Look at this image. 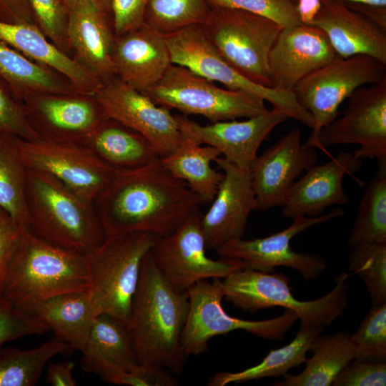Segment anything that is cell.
Masks as SVG:
<instances>
[{
	"mask_svg": "<svg viewBox=\"0 0 386 386\" xmlns=\"http://www.w3.org/2000/svg\"><path fill=\"white\" fill-rule=\"evenodd\" d=\"M201 203L160 157L137 169L114 171L93 202L106 236L144 232L156 237L172 234Z\"/></svg>",
	"mask_w": 386,
	"mask_h": 386,
	"instance_id": "1",
	"label": "cell"
},
{
	"mask_svg": "<svg viewBox=\"0 0 386 386\" xmlns=\"http://www.w3.org/2000/svg\"><path fill=\"white\" fill-rule=\"evenodd\" d=\"M189 310L187 291L167 280L149 252L127 324L140 365L161 367L175 375L182 372L187 358L180 339Z\"/></svg>",
	"mask_w": 386,
	"mask_h": 386,
	"instance_id": "2",
	"label": "cell"
},
{
	"mask_svg": "<svg viewBox=\"0 0 386 386\" xmlns=\"http://www.w3.org/2000/svg\"><path fill=\"white\" fill-rule=\"evenodd\" d=\"M89 285L87 254L53 244L26 228L10 260L1 295L28 312L40 301Z\"/></svg>",
	"mask_w": 386,
	"mask_h": 386,
	"instance_id": "3",
	"label": "cell"
},
{
	"mask_svg": "<svg viewBox=\"0 0 386 386\" xmlns=\"http://www.w3.org/2000/svg\"><path fill=\"white\" fill-rule=\"evenodd\" d=\"M26 202L29 229L53 244L88 254L106 237L93 202L49 174L28 169Z\"/></svg>",
	"mask_w": 386,
	"mask_h": 386,
	"instance_id": "4",
	"label": "cell"
},
{
	"mask_svg": "<svg viewBox=\"0 0 386 386\" xmlns=\"http://www.w3.org/2000/svg\"><path fill=\"white\" fill-rule=\"evenodd\" d=\"M345 271L337 276L333 289L316 300L296 299L290 287V278L283 273H266L243 268L221 279L224 298L234 307L252 313L273 307L293 310L300 326L324 329L341 316L348 303Z\"/></svg>",
	"mask_w": 386,
	"mask_h": 386,
	"instance_id": "5",
	"label": "cell"
},
{
	"mask_svg": "<svg viewBox=\"0 0 386 386\" xmlns=\"http://www.w3.org/2000/svg\"><path fill=\"white\" fill-rule=\"evenodd\" d=\"M155 237L144 232L106 236L103 242L87 254L88 291L95 317L106 314L127 324L142 262Z\"/></svg>",
	"mask_w": 386,
	"mask_h": 386,
	"instance_id": "6",
	"label": "cell"
},
{
	"mask_svg": "<svg viewBox=\"0 0 386 386\" xmlns=\"http://www.w3.org/2000/svg\"><path fill=\"white\" fill-rule=\"evenodd\" d=\"M202 27L227 64L249 80L271 87L268 59L282 29L277 23L239 9L213 7Z\"/></svg>",
	"mask_w": 386,
	"mask_h": 386,
	"instance_id": "7",
	"label": "cell"
},
{
	"mask_svg": "<svg viewBox=\"0 0 386 386\" xmlns=\"http://www.w3.org/2000/svg\"><path fill=\"white\" fill-rule=\"evenodd\" d=\"M156 104L184 115H201L212 123L250 118L267 112L255 94L222 89L190 69L172 64L160 81L143 93Z\"/></svg>",
	"mask_w": 386,
	"mask_h": 386,
	"instance_id": "8",
	"label": "cell"
},
{
	"mask_svg": "<svg viewBox=\"0 0 386 386\" xmlns=\"http://www.w3.org/2000/svg\"><path fill=\"white\" fill-rule=\"evenodd\" d=\"M212 279L199 281L187 290L189 310L180 339L186 358L207 351L208 342L212 337L239 330L260 338L281 341L298 320L296 313L289 309L280 316L264 320L231 317L222 307L221 279Z\"/></svg>",
	"mask_w": 386,
	"mask_h": 386,
	"instance_id": "9",
	"label": "cell"
},
{
	"mask_svg": "<svg viewBox=\"0 0 386 386\" xmlns=\"http://www.w3.org/2000/svg\"><path fill=\"white\" fill-rule=\"evenodd\" d=\"M386 79V64L363 54L337 56L301 79L292 91L312 116L314 127L305 144L317 148L321 129L338 115L340 104L357 89Z\"/></svg>",
	"mask_w": 386,
	"mask_h": 386,
	"instance_id": "10",
	"label": "cell"
},
{
	"mask_svg": "<svg viewBox=\"0 0 386 386\" xmlns=\"http://www.w3.org/2000/svg\"><path fill=\"white\" fill-rule=\"evenodd\" d=\"M172 64L184 66L193 72L226 88L244 90L269 102L284 112L289 118L305 124L311 129V114L297 100L294 92L284 91L259 85L237 71L218 54L207 38L202 24H194L165 35Z\"/></svg>",
	"mask_w": 386,
	"mask_h": 386,
	"instance_id": "11",
	"label": "cell"
},
{
	"mask_svg": "<svg viewBox=\"0 0 386 386\" xmlns=\"http://www.w3.org/2000/svg\"><path fill=\"white\" fill-rule=\"evenodd\" d=\"M199 210L194 209L172 234L156 237L149 251L167 280L180 291L187 292L199 281L224 279L246 268L239 259L207 256Z\"/></svg>",
	"mask_w": 386,
	"mask_h": 386,
	"instance_id": "12",
	"label": "cell"
},
{
	"mask_svg": "<svg viewBox=\"0 0 386 386\" xmlns=\"http://www.w3.org/2000/svg\"><path fill=\"white\" fill-rule=\"evenodd\" d=\"M347 99L342 116L320 131L317 148L327 152L330 146L357 144V157L386 164V79L357 89Z\"/></svg>",
	"mask_w": 386,
	"mask_h": 386,
	"instance_id": "13",
	"label": "cell"
},
{
	"mask_svg": "<svg viewBox=\"0 0 386 386\" xmlns=\"http://www.w3.org/2000/svg\"><path fill=\"white\" fill-rule=\"evenodd\" d=\"M92 96L107 118L142 134L159 157L172 154L184 142L185 137L177 115L118 77L104 83Z\"/></svg>",
	"mask_w": 386,
	"mask_h": 386,
	"instance_id": "14",
	"label": "cell"
},
{
	"mask_svg": "<svg viewBox=\"0 0 386 386\" xmlns=\"http://www.w3.org/2000/svg\"><path fill=\"white\" fill-rule=\"evenodd\" d=\"M345 212L336 208L315 217L297 216L286 229L269 236L253 239L230 241L216 249L222 257L242 260L246 268L272 273L277 267H286L299 272L305 280H315L325 272L327 263L320 254L294 251L292 239L312 226L341 217Z\"/></svg>",
	"mask_w": 386,
	"mask_h": 386,
	"instance_id": "15",
	"label": "cell"
},
{
	"mask_svg": "<svg viewBox=\"0 0 386 386\" xmlns=\"http://www.w3.org/2000/svg\"><path fill=\"white\" fill-rule=\"evenodd\" d=\"M28 169L49 174L91 202L111 181L114 171L77 142L21 139Z\"/></svg>",
	"mask_w": 386,
	"mask_h": 386,
	"instance_id": "16",
	"label": "cell"
},
{
	"mask_svg": "<svg viewBox=\"0 0 386 386\" xmlns=\"http://www.w3.org/2000/svg\"><path fill=\"white\" fill-rule=\"evenodd\" d=\"M317 160L315 148L301 144L300 130L296 127L257 156L250 169L255 210L282 207L301 174Z\"/></svg>",
	"mask_w": 386,
	"mask_h": 386,
	"instance_id": "17",
	"label": "cell"
},
{
	"mask_svg": "<svg viewBox=\"0 0 386 386\" xmlns=\"http://www.w3.org/2000/svg\"><path fill=\"white\" fill-rule=\"evenodd\" d=\"M177 117L184 135L198 144L217 149L227 161L249 171L261 144L277 126L290 119L284 112L274 107L244 121L218 122L205 126L185 116Z\"/></svg>",
	"mask_w": 386,
	"mask_h": 386,
	"instance_id": "18",
	"label": "cell"
},
{
	"mask_svg": "<svg viewBox=\"0 0 386 386\" xmlns=\"http://www.w3.org/2000/svg\"><path fill=\"white\" fill-rule=\"evenodd\" d=\"M214 162L223 178L208 211L202 215V228L207 249H217L245 234L248 217L255 210V195L249 170L219 157Z\"/></svg>",
	"mask_w": 386,
	"mask_h": 386,
	"instance_id": "19",
	"label": "cell"
},
{
	"mask_svg": "<svg viewBox=\"0 0 386 386\" xmlns=\"http://www.w3.org/2000/svg\"><path fill=\"white\" fill-rule=\"evenodd\" d=\"M337 56L320 28L302 23L282 28L269 55L271 87L292 91L301 79Z\"/></svg>",
	"mask_w": 386,
	"mask_h": 386,
	"instance_id": "20",
	"label": "cell"
},
{
	"mask_svg": "<svg viewBox=\"0 0 386 386\" xmlns=\"http://www.w3.org/2000/svg\"><path fill=\"white\" fill-rule=\"evenodd\" d=\"M24 106L41 139L81 143L107 117L92 96L45 94Z\"/></svg>",
	"mask_w": 386,
	"mask_h": 386,
	"instance_id": "21",
	"label": "cell"
},
{
	"mask_svg": "<svg viewBox=\"0 0 386 386\" xmlns=\"http://www.w3.org/2000/svg\"><path fill=\"white\" fill-rule=\"evenodd\" d=\"M362 167V159L350 152H340L329 162L312 166L291 187L282 206L283 216L315 217L327 207L347 204L343 178L357 173Z\"/></svg>",
	"mask_w": 386,
	"mask_h": 386,
	"instance_id": "22",
	"label": "cell"
},
{
	"mask_svg": "<svg viewBox=\"0 0 386 386\" xmlns=\"http://www.w3.org/2000/svg\"><path fill=\"white\" fill-rule=\"evenodd\" d=\"M112 58L117 76L142 93L154 86L172 64L165 35L144 23L115 36Z\"/></svg>",
	"mask_w": 386,
	"mask_h": 386,
	"instance_id": "23",
	"label": "cell"
},
{
	"mask_svg": "<svg viewBox=\"0 0 386 386\" xmlns=\"http://www.w3.org/2000/svg\"><path fill=\"white\" fill-rule=\"evenodd\" d=\"M313 25L322 30L337 56L363 54L386 64V31L340 1L321 0Z\"/></svg>",
	"mask_w": 386,
	"mask_h": 386,
	"instance_id": "24",
	"label": "cell"
},
{
	"mask_svg": "<svg viewBox=\"0 0 386 386\" xmlns=\"http://www.w3.org/2000/svg\"><path fill=\"white\" fill-rule=\"evenodd\" d=\"M0 42L30 60L61 73L79 95L92 96L104 84L76 59L50 42L36 24L0 20Z\"/></svg>",
	"mask_w": 386,
	"mask_h": 386,
	"instance_id": "25",
	"label": "cell"
},
{
	"mask_svg": "<svg viewBox=\"0 0 386 386\" xmlns=\"http://www.w3.org/2000/svg\"><path fill=\"white\" fill-rule=\"evenodd\" d=\"M67 36L76 60L104 84L117 77L112 58L115 35L109 17L95 6L69 11Z\"/></svg>",
	"mask_w": 386,
	"mask_h": 386,
	"instance_id": "26",
	"label": "cell"
},
{
	"mask_svg": "<svg viewBox=\"0 0 386 386\" xmlns=\"http://www.w3.org/2000/svg\"><path fill=\"white\" fill-rule=\"evenodd\" d=\"M80 144L113 171L137 169L159 157L144 136L110 118L104 119Z\"/></svg>",
	"mask_w": 386,
	"mask_h": 386,
	"instance_id": "27",
	"label": "cell"
},
{
	"mask_svg": "<svg viewBox=\"0 0 386 386\" xmlns=\"http://www.w3.org/2000/svg\"><path fill=\"white\" fill-rule=\"evenodd\" d=\"M88 290L51 297L34 305L28 313L52 330L56 338L81 352L95 318Z\"/></svg>",
	"mask_w": 386,
	"mask_h": 386,
	"instance_id": "28",
	"label": "cell"
},
{
	"mask_svg": "<svg viewBox=\"0 0 386 386\" xmlns=\"http://www.w3.org/2000/svg\"><path fill=\"white\" fill-rule=\"evenodd\" d=\"M184 137L177 150L160 157L162 163L172 176L187 183L202 203L212 202L223 178V172L213 169L212 162L222 154L212 146H202Z\"/></svg>",
	"mask_w": 386,
	"mask_h": 386,
	"instance_id": "29",
	"label": "cell"
},
{
	"mask_svg": "<svg viewBox=\"0 0 386 386\" xmlns=\"http://www.w3.org/2000/svg\"><path fill=\"white\" fill-rule=\"evenodd\" d=\"M0 81L19 101L45 95H79L47 67L0 42Z\"/></svg>",
	"mask_w": 386,
	"mask_h": 386,
	"instance_id": "30",
	"label": "cell"
},
{
	"mask_svg": "<svg viewBox=\"0 0 386 386\" xmlns=\"http://www.w3.org/2000/svg\"><path fill=\"white\" fill-rule=\"evenodd\" d=\"M351 332L340 330L332 335H317L306 360L305 369L297 375L287 373L274 386H330L355 353L350 343Z\"/></svg>",
	"mask_w": 386,
	"mask_h": 386,
	"instance_id": "31",
	"label": "cell"
},
{
	"mask_svg": "<svg viewBox=\"0 0 386 386\" xmlns=\"http://www.w3.org/2000/svg\"><path fill=\"white\" fill-rule=\"evenodd\" d=\"M81 353V367L85 371L102 362L129 372H139L143 367L137 362L127 325L106 314L94 318Z\"/></svg>",
	"mask_w": 386,
	"mask_h": 386,
	"instance_id": "32",
	"label": "cell"
},
{
	"mask_svg": "<svg viewBox=\"0 0 386 386\" xmlns=\"http://www.w3.org/2000/svg\"><path fill=\"white\" fill-rule=\"evenodd\" d=\"M323 329L300 326L295 338L287 345L271 350L257 365L239 372H218L211 376L209 386H224L229 383H242L266 377L284 376L307 360L313 339Z\"/></svg>",
	"mask_w": 386,
	"mask_h": 386,
	"instance_id": "33",
	"label": "cell"
},
{
	"mask_svg": "<svg viewBox=\"0 0 386 386\" xmlns=\"http://www.w3.org/2000/svg\"><path fill=\"white\" fill-rule=\"evenodd\" d=\"M16 135L0 132V207L19 225L29 229L26 202L28 167Z\"/></svg>",
	"mask_w": 386,
	"mask_h": 386,
	"instance_id": "34",
	"label": "cell"
},
{
	"mask_svg": "<svg viewBox=\"0 0 386 386\" xmlns=\"http://www.w3.org/2000/svg\"><path fill=\"white\" fill-rule=\"evenodd\" d=\"M71 347L54 337L30 350L0 349V386H33L54 356Z\"/></svg>",
	"mask_w": 386,
	"mask_h": 386,
	"instance_id": "35",
	"label": "cell"
},
{
	"mask_svg": "<svg viewBox=\"0 0 386 386\" xmlns=\"http://www.w3.org/2000/svg\"><path fill=\"white\" fill-rule=\"evenodd\" d=\"M347 241L350 247L386 242V164L364 189Z\"/></svg>",
	"mask_w": 386,
	"mask_h": 386,
	"instance_id": "36",
	"label": "cell"
},
{
	"mask_svg": "<svg viewBox=\"0 0 386 386\" xmlns=\"http://www.w3.org/2000/svg\"><path fill=\"white\" fill-rule=\"evenodd\" d=\"M211 11L207 0H151L144 23L167 35L194 24H202Z\"/></svg>",
	"mask_w": 386,
	"mask_h": 386,
	"instance_id": "37",
	"label": "cell"
},
{
	"mask_svg": "<svg viewBox=\"0 0 386 386\" xmlns=\"http://www.w3.org/2000/svg\"><path fill=\"white\" fill-rule=\"evenodd\" d=\"M347 270L364 282L372 305L386 302V242L350 247Z\"/></svg>",
	"mask_w": 386,
	"mask_h": 386,
	"instance_id": "38",
	"label": "cell"
},
{
	"mask_svg": "<svg viewBox=\"0 0 386 386\" xmlns=\"http://www.w3.org/2000/svg\"><path fill=\"white\" fill-rule=\"evenodd\" d=\"M350 340L355 359L386 362V302L372 305Z\"/></svg>",
	"mask_w": 386,
	"mask_h": 386,
	"instance_id": "39",
	"label": "cell"
},
{
	"mask_svg": "<svg viewBox=\"0 0 386 386\" xmlns=\"http://www.w3.org/2000/svg\"><path fill=\"white\" fill-rule=\"evenodd\" d=\"M139 372H129L109 362H98L86 372L97 374L109 383L129 386H174L178 384L175 375L168 370L157 367L142 365Z\"/></svg>",
	"mask_w": 386,
	"mask_h": 386,
	"instance_id": "40",
	"label": "cell"
},
{
	"mask_svg": "<svg viewBox=\"0 0 386 386\" xmlns=\"http://www.w3.org/2000/svg\"><path fill=\"white\" fill-rule=\"evenodd\" d=\"M34 22L44 34L64 51L69 48L67 36L69 10L61 0H27Z\"/></svg>",
	"mask_w": 386,
	"mask_h": 386,
	"instance_id": "41",
	"label": "cell"
},
{
	"mask_svg": "<svg viewBox=\"0 0 386 386\" xmlns=\"http://www.w3.org/2000/svg\"><path fill=\"white\" fill-rule=\"evenodd\" d=\"M209 6L239 9L267 17L282 28L300 22L295 4L292 0H207Z\"/></svg>",
	"mask_w": 386,
	"mask_h": 386,
	"instance_id": "42",
	"label": "cell"
},
{
	"mask_svg": "<svg viewBox=\"0 0 386 386\" xmlns=\"http://www.w3.org/2000/svg\"><path fill=\"white\" fill-rule=\"evenodd\" d=\"M48 330L35 316L18 309L0 295V349L7 342Z\"/></svg>",
	"mask_w": 386,
	"mask_h": 386,
	"instance_id": "43",
	"label": "cell"
},
{
	"mask_svg": "<svg viewBox=\"0 0 386 386\" xmlns=\"http://www.w3.org/2000/svg\"><path fill=\"white\" fill-rule=\"evenodd\" d=\"M0 132L12 134L25 140L40 138L31 124L24 107L0 81Z\"/></svg>",
	"mask_w": 386,
	"mask_h": 386,
	"instance_id": "44",
	"label": "cell"
},
{
	"mask_svg": "<svg viewBox=\"0 0 386 386\" xmlns=\"http://www.w3.org/2000/svg\"><path fill=\"white\" fill-rule=\"evenodd\" d=\"M332 386H385L386 362H349L337 374Z\"/></svg>",
	"mask_w": 386,
	"mask_h": 386,
	"instance_id": "45",
	"label": "cell"
},
{
	"mask_svg": "<svg viewBox=\"0 0 386 386\" xmlns=\"http://www.w3.org/2000/svg\"><path fill=\"white\" fill-rule=\"evenodd\" d=\"M151 0H112V26L115 36L140 27Z\"/></svg>",
	"mask_w": 386,
	"mask_h": 386,
	"instance_id": "46",
	"label": "cell"
},
{
	"mask_svg": "<svg viewBox=\"0 0 386 386\" xmlns=\"http://www.w3.org/2000/svg\"><path fill=\"white\" fill-rule=\"evenodd\" d=\"M24 229L0 207V295L10 260Z\"/></svg>",
	"mask_w": 386,
	"mask_h": 386,
	"instance_id": "47",
	"label": "cell"
},
{
	"mask_svg": "<svg viewBox=\"0 0 386 386\" xmlns=\"http://www.w3.org/2000/svg\"><path fill=\"white\" fill-rule=\"evenodd\" d=\"M0 20L36 24L27 0H0Z\"/></svg>",
	"mask_w": 386,
	"mask_h": 386,
	"instance_id": "48",
	"label": "cell"
},
{
	"mask_svg": "<svg viewBox=\"0 0 386 386\" xmlns=\"http://www.w3.org/2000/svg\"><path fill=\"white\" fill-rule=\"evenodd\" d=\"M74 363L71 361L47 365L46 381L53 386H74L76 385L74 377Z\"/></svg>",
	"mask_w": 386,
	"mask_h": 386,
	"instance_id": "49",
	"label": "cell"
},
{
	"mask_svg": "<svg viewBox=\"0 0 386 386\" xmlns=\"http://www.w3.org/2000/svg\"><path fill=\"white\" fill-rule=\"evenodd\" d=\"M345 4L349 9L359 13L386 31V6L361 3Z\"/></svg>",
	"mask_w": 386,
	"mask_h": 386,
	"instance_id": "50",
	"label": "cell"
},
{
	"mask_svg": "<svg viewBox=\"0 0 386 386\" xmlns=\"http://www.w3.org/2000/svg\"><path fill=\"white\" fill-rule=\"evenodd\" d=\"M295 5L300 22L313 25L315 18L321 9V0H297Z\"/></svg>",
	"mask_w": 386,
	"mask_h": 386,
	"instance_id": "51",
	"label": "cell"
},
{
	"mask_svg": "<svg viewBox=\"0 0 386 386\" xmlns=\"http://www.w3.org/2000/svg\"><path fill=\"white\" fill-rule=\"evenodd\" d=\"M69 11H76L90 9L94 6L91 0H61Z\"/></svg>",
	"mask_w": 386,
	"mask_h": 386,
	"instance_id": "52",
	"label": "cell"
},
{
	"mask_svg": "<svg viewBox=\"0 0 386 386\" xmlns=\"http://www.w3.org/2000/svg\"><path fill=\"white\" fill-rule=\"evenodd\" d=\"M94 6L103 14L112 21V0H91Z\"/></svg>",
	"mask_w": 386,
	"mask_h": 386,
	"instance_id": "53",
	"label": "cell"
},
{
	"mask_svg": "<svg viewBox=\"0 0 386 386\" xmlns=\"http://www.w3.org/2000/svg\"><path fill=\"white\" fill-rule=\"evenodd\" d=\"M345 3H361L386 6V0H335Z\"/></svg>",
	"mask_w": 386,
	"mask_h": 386,
	"instance_id": "54",
	"label": "cell"
},
{
	"mask_svg": "<svg viewBox=\"0 0 386 386\" xmlns=\"http://www.w3.org/2000/svg\"><path fill=\"white\" fill-rule=\"evenodd\" d=\"M292 1L295 4L297 0H292Z\"/></svg>",
	"mask_w": 386,
	"mask_h": 386,
	"instance_id": "55",
	"label": "cell"
}]
</instances>
